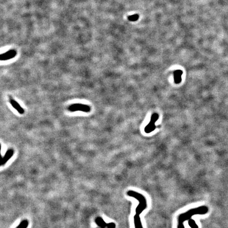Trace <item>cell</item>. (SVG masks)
<instances>
[{
	"mask_svg": "<svg viewBox=\"0 0 228 228\" xmlns=\"http://www.w3.org/2000/svg\"><path fill=\"white\" fill-rule=\"evenodd\" d=\"M127 194L129 197L135 198L138 202V204L136 208L135 214L134 216V228H144L141 221V214L147 208V202L146 198L142 194L133 190H129L127 192Z\"/></svg>",
	"mask_w": 228,
	"mask_h": 228,
	"instance_id": "6da1fadb",
	"label": "cell"
},
{
	"mask_svg": "<svg viewBox=\"0 0 228 228\" xmlns=\"http://www.w3.org/2000/svg\"><path fill=\"white\" fill-rule=\"evenodd\" d=\"M208 211V207L205 205H202L195 208L190 209L184 213H181L177 218V228H185L184 225V222L192 218V217L194 215L205 214Z\"/></svg>",
	"mask_w": 228,
	"mask_h": 228,
	"instance_id": "7a4b0ae2",
	"label": "cell"
},
{
	"mask_svg": "<svg viewBox=\"0 0 228 228\" xmlns=\"http://www.w3.org/2000/svg\"><path fill=\"white\" fill-rule=\"evenodd\" d=\"M69 111L71 112L80 111L83 112H89L90 111L91 108L90 106L87 105L81 104H74L71 105L68 108Z\"/></svg>",
	"mask_w": 228,
	"mask_h": 228,
	"instance_id": "3957f363",
	"label": "cell"
},
{
	"mask_svg": "<svg viewBox=\"0 0 228 228\" xmlns=\"http://www.w3.org/2000/svg\"><path fill=\"white\" fill-rule=\"evenodd\" d=\"M10 103L11 104L12 106L18 111V112L20 114H23L24 113V110L21 106H20V105L19 104L17 101L14 100V99H11L10 100Z\"/></svg>",
	"mask_w": 228,
	"mask_h": 228,
	"instance_id": "277c9868",
	"label": "cell"
},
{
	"mask_svg": "<svg viewBox=\"0 0 228 228\" xmlns=\"http://www.w3.org/2000/svg\"><path fill=\"white\" fill-rule=\"evenodd\" d=\"M183 72L180 70H176L174 73V81L176 84H179L181 83V81L182 80V76Z\"/></svg>",
	"mask_w": 228,
	"mask_h": 228,
	"instance_id": "5b68a950",
	"label": "cell"
},
{
	"mask_svg": "<svg viewBox=\"0 0 228 228\" xmlns=\"http://www.w3.org/2000/svg\"><path fill=\"white\" fill-rule=\"evenodd\" d=\"M14 154V150L12 149H10L7 150L5 155L4 156L3 159H2V164L5 163Z\"/></svg>",
	"mask_w": 228,
	"mask_h": 228,
	"instance_id": "8992f818",
	"label": "cell"
},
{
	"mask_svg": "<svg viewBox=\"0 0 228 228\" xmlns=\"http://www.w3.org/2000/svg\"><path fill=\"white\" fill-rule=\"evenodd\" d=\"M155 128V122L153 121H150V122L148 124V125L146 126L145 128V131L147 133H149L154 131Z\"/></svg>",
	"mask_w": 228,
	"mask_h": 228,
	"instance_id": "52a82bcc",
	"label": "cell"
},
{
	"mask_svg": "<svg viewBox=\"0 0 228 228\" xmlns=\"http://www.w3.org/2000/svg\"><path fill=\"white\" fill-rule=\"evenodd\" d=\"M188 224L191 228H198V226L196 223V222L192 218L188 220Z\"/></svg>",
	"mask_w": 228,
	"mask_h": 228,
	"instance_id": "ba28073f",
	"label": "cell"
},
{
	"mask_svg": "<svg viewBox=\"0 0 228 228\" xmlns=\"http://www.w3.org/2000/svg\"><path fill=\"white\" fill-rule=\"evenodd\" d=\"M139 18V16L138 14H134V15H131L128 17V20L131 21H137Z\"/></svg>",
	"mask_w": 228,
	"mask_h": 228,
	"instance_id": "9c48e42d",
	"label": "cell"
},
{
	"mask_svg": "<svg viewBox=\"0 0 228 228\" xmlns=\"http://www.w3.org/2000/svg\"><path fill=\"white\" fill-rule=\"evenodd\" d=\"M158 118H159V115H158V114L155 113V114H153V115H152V117H151V119H150V121H153V122H155L156 121H157Z\"/></svg>",
	"mask_w": 228,
	"mask_h": 228,
	"instance_id": "30bf717a",
	"label": "cell"
}]
</instances>
